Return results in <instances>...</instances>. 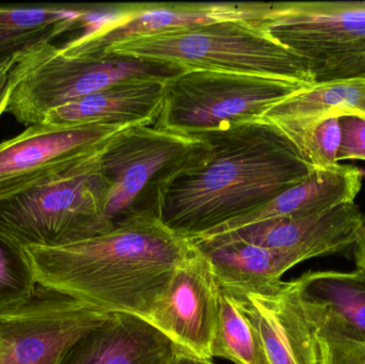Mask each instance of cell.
<instances>
[{
  "instance_id": "9a60e30c",
  "label": "cell",
  "mask_w": 365,
  "mask_h": 364,
  "mask_svg": "<svg viewBox=\"0 0 365 364\" xmlns=\"http://www.w3.org/2000/svg\"><path fill=\"white\" fill-rule=\"evenodd\" d=\"M167 78L134 76L51 109L40 124L154 125L164 105Z\"/></svg>"
},
{
  "instance_id": "484cf974",
  "label": "cell",
  "mask_w": 365,
  "mask_h": 364,
  "mask_svg": "<svg viewBox=\"0 0 365 364\" xmlns=\"http://www.w3.org/2000/svg\"><path fill=\"white\" fill-rule=\"evenodd\" d=\"M17 56V55H16ZM16 56L0 64V117L6 113L9 98L13 89L11 71L16 61Z\"/></svg>"
},
{
  "instance_id": "52a82bcc",
  "label": "cell",
  "mask_w": 365,
  "mask_h": 364,
  "mask_svg": "<svg viewBox=\"0 0 365 364\" xmlns=\"http://www.w3.org/2000/svg\"><path fill=\"white\" fill-rule=\"evenodd\" d=\"M311 85L259 75L182 71L169 77L154 125L177 132H217L262 121L274 105Z\"/></svg>"
},
{
  "instance_id": "5bb4252c",
  "label": "cell",
  "mask_w": 365,
  "mask_h": 364,
  "mask_svg": "<svg viewBox=\"0 0 365 364\" xmlns=\"http://www.w3.org/2000/svg\"><path fill=\"white\" fill-rule=\"evenodd\" d=\"M364 224L359 207L351 202L317 215L278 218L229 234L190 241H246L313 259L341 254L355 245Z\"/></svg>"
},
{
  "instance_id": "30bf717a",
  "label": "cell",
  "mask_w": 365,
  "mask_h": 364,
  "mask_svg": "<svg viewBox=\"0 0 365 364\" xmlns=\"http://www.w3.org/2000/svg\"><path fill=\"white\" fill-rule=\"evenodd\" d=\"M219 295L212 266L195 245L175 269L148 323L180 350L212 360Z\"/></svg>"
},
{
  "instance_id": "ba28073f",
  "label": "cell",
  "mask_w": 365,
  "mask_h": 364,
  "mask_svg": "<svg viewBox=\"0 0 365 364\" xmlns=\"http://www.w3.org/2000/svg\"><path fill=\"white\" fill-rule=\"evenodd\" d=\"M257 23L306 60L314 85L365 80V1L272 2Z\"/></svg>"
},
{
  "instance_id": "4316f807",
  "label": "cell",
  "mask_w": 365,
  "mask_h": 364,
  "mask_svg": "<svg viewBox=\"0 0 365 364\" xmlns=\"http://www.w3.org/2000/svg\"><path fill=\"white\" fill-rule=\"evenodd\" d=\"M167 364H214L212 360L202 359L199 357L188 354L184 350H179L173 355V358Z\"/></svg>"
},
{
  "instance_id": "3957f363",
  "label": "cell",
  "mask_w": 365,
  "mask_h": 364,
  "mask_svg": "<svg viewBox=\"0 0 365 364\" xmlns=\"http://www.w3.org/2000/svg\"><path fill=\"white\" fill-rule=\"evenodd\" d=\"M106 55L158 62L182 71L259 75L314 85L306 60L274 40L257 21H217L169 30L115 45Z\"/></svg>"
},
{
  "instance_id": "7402d4cb",
  "label": "cell",
  "mask_w": 365,
  "mask_h": 364,
  "mask_svg": "<svg viewBox=\"0 0 365 364\" xmlns=\"http://www.w3.org/2000/svg\"><path fill=\"white\" fill-rule=\"evenodd\" d=\"M36 286L25 248L0 235V312L29 301Z\"/></svg>"
},
{
  "instance_id": "83f0119b",
  "label": "cell",
  "mask_w": 365,
  "mask_h": 364,
  "mask_svg": "<svg viewBox=\"0 0 365 364\" xmlns=\"http://www.w3.org/2000/svg\"><path fill=\"white\" fill-rule=\"evenodd\" d=\"M354 256L357 267L365 269V218L364 227L357 241L354 245Z\"/></svg>"
},
{
  "instance_id": "9c48e42d",
  "label": "cell",
  "mask_w": 365,
  "mask_h": 364,
  "mask_svg": "<svg viewBox=\"0 0 365 364\" xmlns=\"http://www.w3.org/2000/svg\"><path fill=\"white\" fill-rule=\"evenodd\" d=\"M111 314L45 286L0 312V364H60Z\"/></svg>"
},
{
  "instance_id": "e0dca14e",
  "label": "cell",
  "mask_w": 365,
  "mask_h": 364,
  "mask_svg": "<svg viewBox=\"0 0 365 364\" xmlns=\"http://www.w3.org/2000/svg\"><path fill=\"white\" fill-rule=\"evenodd\" d=\"M179 350L145 321L111 314L79 340L60 364H167Z\"/></svg>"
},
{
  "instance_id": "6da1fadb",
  "label": "cell",
  "mask_w": 365,
  "mask_h": 364,
  "mask_svg": "<svg viewBox=\"0 0 365 364\" xmlns=\"http://www.w3.org/2000/svg\"><path fill=\"white\" fill-rule=\"evenodd\" d=\"M204 143L163 190L160 220L187 239L263 207L317 169L268 122L195 132Z\"/></svg>"
},
{
  "instance_id": "8fae6325",
  "label": "cell",
  "mask_w": 365,
  "mask_h": 364,
  "mask_svg": "<svg viewBox=\"0 0 365 364\" xmlns=\"http://www.w3.org/2000/svg\"><path fill=\"white\" fill-rule=\"evenodd\" d=\"M220 286L257 331L268 363L319 364L317 333L295 280Z\"/></svg>"
},
{
  "instance_id": "7a4b0ae2",
  "label": "cell",
  "mask_w": 365,
  "mask_h": 364,
  "mask_svg": "<svg viewBox=\"0 0 365 364\" xmlns=\"http://www.w3.org/2000/svg\"><path fill=\"white\" fill-rule=\"evenodd\" d=\"M190 239L155 216H137L108 232L55 247H25L36 284L110 314L148 322Z\"/></svg>"
},
{
  "instance_id": "7c38bea8",
  "label": "cell",
  "mask_w": 365,
  "mask_h": 364,
  "mask_svg": "<svg viewBox=\"0 0 365 364\" xmlns=\"http://www.w3.org/2000/svg\"><path fill=\"white\" fill-rule=\"evenodd\" d=\"M266 2H195L124 4L115 21L83 32L63 45L70 53L105 56L115 45L169 30L227 21H259L267 13Z\"/></svg>"
},
{
  "instance_id": "d4e9b609",
  "label": "cell",
  "mask_w": 365,
  "mask_h": 364,
  "mask_svg": "<svg viewBox=\"0 0 365 364\" xmlns=\"http://www.w3.org/2000/svg\"><path fill=\"white\" fill-rule=\"evenodd\" d=\"M339 120L342 128L339 164L343 160H365V117L343 115Z\"/></svg>"
},
{
  "instance_id": "cb8c5ba5",
  "label": "cell",
  "mask_w": 365,
  "mask_h": 364,
  "mask_svg": "<svg viewBox=\"0 0 365 364\" xmlns=\"http://www.w3.org/2000/svg\"><path fill=\"white\" fill-rule=\"evenodd\" d=\"M319 364H365V342L317 336Z\"/></svg>"
},
{
  "instance_id": "2e32d148",
  "label": "cell",
  "mask_w": 365,
  "mask_h": 364,
  "mask_svg": "<svg viewBox=\"0 0 365 364\" xmlns=\"http://www.w3.org/2000/svg\"><path fill=\"white\" fill-rule=\"evenodd\" d=\"M295 282L317 337L365 342V269L308 271Z\"/></svg>"
},
{
  "instance_id": "ac0fdd59",
  "label": "cell",
  "mask_w": 365,
  "mask_h": 364,
  "mask_svg": "<svg viewBox=\"0 0 365 364\" xmlns=\"http://www.w3.org/2000/svg\"><path fill=\"white\" fill-rule=\"evenodd\" d=\"M343 115L365 117V80L313 85L274 105L263 121L278 128L296 145L315 124Z\"/></svg>"
},
{
  "instance_id": "277c9868",
  "label": "cell",
  "mask_w": 365,
  "mask_h": 364,
  "mask_svg": "<svg viewBox=\"0 0 365 364\" xmlns=\"http://www.w3.org/2000/svg\"><path fill=\"white\" fill-rule=\"evenodd\" d=\"M111 139L45 179L0 198V235L24 248L90 239L110 189L102 155Z\"/></svg>"
},
{
  "instance_id": "ffe728a7",
  "label": "cell",
  "mask_w": 365,
  "mask_h": 364,
  "mask_svg": "<svg viewBox=\"0 0 365 364\" xmlns=\"http://www.w3.org/2000/svg\"><path fill=\"white\" fill-rule=\"evenodd\" d=\"M192 243L207 259L217 281L225 286L281 280L287 271L310 260L300 252L269 249L246 241Z\"/></svg>"
},
{
  "instance_id": "603a6c76",
  "label": "cell",
  "mask_w": 365,
  "mask_h": 364,
  "mask_svg": "<svg viewBox=\"0 0 365 364\" xmlns=\"http://www.w3.org/2000/svg\"><path fill=\"white\" fill-rule=\"evenodd\" d=\"M342 143V128L339 117L315 124L296 143L317 170L338 166V154Z\"/></svg>"
},
{
  "instance_id": "5b68a950",
  "label": "cell",
  "mask_w": 365,
  "mask_h": 364,
  "mask_svg": "<svg viewBox=\"0 0 365 364\" xmlns=\"http://www.w3.org/2000/svg\"><path fill=\"white\" fill-rule=\"evenodd\" d=\"M203 143L200 134L156 125L132 126L113 137L102 155L110 189L91 237L137 216L160 218L163 190Z\"/></svg>"
},
{
  "instance_id": "d6986e66",
  "label": "cell",
  "mask_w": 365,
  "mask_h": 364,
  "mask_svg": "<svg viewBox=\"0 0 365 364\" xmlns=\"http://www.w3.org/2000/svg\"><path fill=\"white\" fill-rule=\"evenodd\" d=\"M96 9L70 4L0 6V64L71 30L88 31Z\"/></svg>"
},
{
  "instance_id": "44dd1931",
  "label": "cell",
  "mask_w": 365,
  "mask_h": 364,
  "mask_svg": "<svg viewBox=\"0 0 365 364\" xmlns=\"http://www.w3.org/2000/svg\"><path fill=\"white\" fill-rule=\"evenodd\" d=\"M218 324L212 345V358L235 364H269L257 331L236 306L233 297L219 284Z\"/></svg>"
},
{
  "instance_id": "4fadbf2b",
  "label": "cell",
  "mask_w": 365,
  "mask_h": 364,
  "mask_svg": "<svg viewBox=\"0 0 365 364\" xmlns=\"http://www.w3.org/2000/svg\"><path fill=\"white\" fill-rule=\"evenodd\" d=\"M136 126V125H133ZM132 126L34 124L0 143V198L19 192Z\"/></svg>"
},
{
  "instance_id": "8992f818",
  "label": "cell",
  "mask_w": 365,
  "mask_h": 364,
  "mask_svg": "<svg viewBox=\"0 0 365 364\" xmlns=\"http://www.w3.org/2000/svg\"><path fill=\"white\" fill-rule=\"evenodd\" d=\"M182 70L158 62L118 55L70 53L53 43L36 45L16 56L11 71L12 92L6 113L24 125L40 124L47 113L134 76L180 74Z\"/></svg>"
}]
</instances>
